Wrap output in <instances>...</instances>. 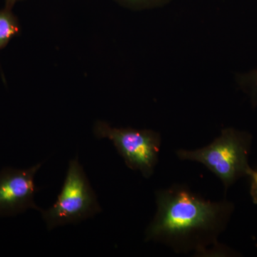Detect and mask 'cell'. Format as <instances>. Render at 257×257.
<instances>
[{
  "mask_svg": "<svg viewBox=\"0 0 257 257\" xmlns=\"http://www.w3.org/2000/svg\"><path fill=\"white\" fill-rule=\"evenodd\" d=\"M23 1V0H5V7H8V8H11L13 9V7L15 6V5L18 2Z\"/></svg>",
  "mask_w": 257,
  "mask_h": 257,
  "instance_id": "cell-10",
  "label": "cell"
},
{
  "mask_svg": "<svg viewBox=\"0 0 257 257\" xmlns=\"http://www.w3.org/2000/svg\"><path fill=\"white\" fill-rule=\"evenodd\" d=\"M116 4L133 11H143L164 8L173 0H113Z\"/></svg>",
  "mask_w": 257,
  "mask_h": 257,
  "instance_id": "cell-7",
  "label": "cell"
},
{
  "mask_svg": "<svg viewBox=\"0 0 257 257\" xmlns=\"http://www.w3.org/2000/svg\"><path fill=\"white\" fill-rule=\"evenodd\" d=\"M101 211L95 193L91 187L78 158L69 161L63 186L55 204L41 211L48 230L76 224Z\"/></svg>",
  "mask_w": 257,
  "mask_h": 257,
  "instance_id": "cell-3",
  "label": "cell"
},
{
  "mask_svg": "<svg viewBox=\"0 0 257 257\" xmlns=\"http://www.w3.org/2000/svg\"><path fill=\"white\" fill-rule=\"evenodd\" d=\"M157 211L145 231V241L162 243L175 253L196 256H233L219 242L234 211L226 199L207 200L189 187L176 184L155 192Z\"/></svg>",
  "mask_w": 257,
  "mask_h": 257,
  "instance_id": "cell-1",
  "label": "cell"
},
{
  "mask_svg": "<svg viewBox=\"0 0 257 257\" xmlns=\"http://www.w3.org/2000/svg\"><path fill=\"white\" fill-rule=\"evenodd\" d=\"M37 164L30 168L6 167L0 170V216H13L28 209L42 211L35 202L40 189L35 177L41 167Z\"/></svg>",
  "mask_w": 257,
  "mask_h": 257,
  "instance_id": "cell-5",
  "label": "cell"
},
{
  "mask_svg": "<svg viewBox=\"0 0 257 257\" xmlns=\"http://www.w3.org/2000/svg\"><path fill=\"white\" fill-rule=\"evenodd\" d=\"M21 31L18 17L13 9L5 7L0 10V51L8 46L12 39L18 36Z\"/></svg>",
  "mask_w": 257,
  "mask_h": 257,
  "instance_id": "cell-6",
  "label": "cell"
},
{
  "mask_svg": "<svg viewBox=\"0 0 257 257\" xmlns=\"http://www.w3.org/2000/svg\"><path fill=\"white\" fill-rule=\"evenodd\" d=\"M93 132L96 138L112 142L128 168L140 171L147 179L154 175L162 143L160 133L152 130L114 127L104 121H96Z\"/></svg>",
  "mask_w": 257,
  "mask_h": 257,
  "instance_id": "cell-4",
  "label": "cell"
},
{
  "mask_svg": "<svg viewBox=\"0 0 257 257\" xmlns=\"http://www.w3.org/2000/svg\"><path fill=\"white\" fill-rule=\"evenodd\" d=\"M247 176L250 177V196L253 204H257V170L250 169Z\"/></svg>",
  "mask_w": 257,
  "mask_h": 257,
  "instance_id": "cell-9",
  "label": "cell"
},
{
  "mask_svg": "<svg viewBox=\"0 0 257 257\" xmlns=\"http://www.w3.org/2000/svg\"><path fill=\"white\" fill-rule=\"evenodd\" d=\"M239 87L249 96L253 106L257 105V69L236 76Z\"/></svg>",
  "mask_w": 257,
  "mask_h": 257,
  "instance_id": "cell-8",
  "label": "cell"
},
{
  "mask_svg": "<svg viewBox=\"0 0 257 257\" xmlns=\"http://www.w3.org/2000/svg\"><path fill=\"white\" fill-rule=\"evenodd\" d=\"M252 136L247 132L234 128H225L214 141L203 148L195 150H177L182 160L199 162L218 177L225 192L241 177L247 176L251 167L248 156Z\"/></svg>",
  "mask_w": 257,
  "mask_h": 257,
  "instance_id": "cell-2",
  "label": "cell"
}]
</instances>
